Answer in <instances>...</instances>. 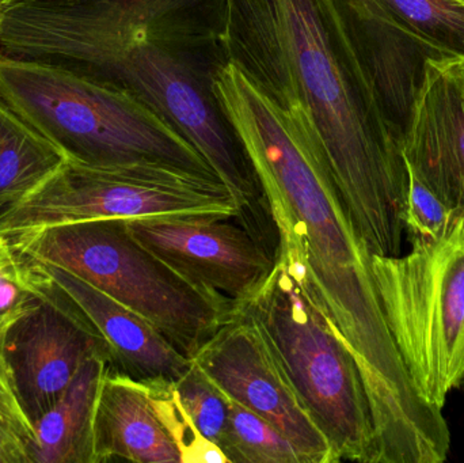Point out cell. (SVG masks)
Wrapping results in <instances>:
<instances>
[{
    "label": "cell",
    "mask_w": 464,
    "mask_h": 463,
    "mask_svg": "<svg viewBox=\"0 0 464 463\" xmlns=\"http://www.w3.org/2000/svg\"><path fill=\"white\" fill-rule=\"evenodd\" d=\"M406 29L464 60V5L457 0H379Z\"/></svg>",
    "instance_id": "obj_19"
},
{
    "label": "cell",
    "mask_w": 464,
    "mask_h": 463,
    "mask_svg": "<svg viewBox=\"0 0 464 463\" xmlns=\"http://www.w3.org/2000/svg\"><path fill=\"white\" fill-rule=\"evenodd\" d=\"M384 117L402 143L430 60L451 59L397 21L379 0H341Z\"/></svg>",
    "instance_id": "obj_13"
},
{
    "label": "cell",
    "mask_w": 464,
    "mask_h": 463,
    "mask_svg": "<svg viewBox=\"0 0 464 463\" xmlns=\"http://www.w3.org/2000/svg\"><path fill=\"white\" fill-rule=\"evenodd\" d=\"M408 255H372L384 318L428 404L443 410L464 385V215Z\"/></svg>",
    "instance_id": "obj_7"
},
{
    "label": "cell",
    "mask_w": 464,
    "mask_h": 463,
    "mask_svg": "<svg viewBox=\"0 0 464 463\" xmlns=\"http://www.w3.org/2000/svg\"><path fill=\"white\" fill-rule=\"evenodd\" d=\"M125 223L147 250L232 317L276 266L275 250L235 217L155 215Z\"/></svg>",
    "instance_id": "obj_9"
},
{
    "label": "cell",
    "mask_w": 464,
    "mask_h": 463,
    "mask_svg": "<svg viewBox=\"0 0 464 463\" xmlns=\"http://www.w3.org/2000/svg\"><path fill=\"white\" fill-rule=\"evenodd\" d=\"M0 98L73 162L94 168L160 163L220 179L173 122L130 90L0 56Z\"/></svg>",
    "instance_id": "obj_4"
},
{
    "label": "cell",
    "mask_w": 464,
    "mask_h": 463,
    "mask_svg": "<svg viewBox=\"0 0 464 463\" xmlns=\"http://www.w3.org/2000/svg\"><path fill=\"white\" fill-rule=\"evenodd\" d=\"M192 361L231 401L276 427L303 463H335L329 440L247 309L223 323Z\"/></svg>",
    "instance_id": "obj_10"
},
{
    "label": "cell",
    "mask_w": 464,
    "mask_h": 463,
    "mask_svg": "<svg viewBox=\"0 0 464 463\" xmlns=\"http://www.w3.org/2000/svg\"><path fill=\"white\" fill-rule=\"evenodd\" d=\"M217 41L284 108L299 109L373 255L402 253L409 176L341 0H217Z\"/></svg>",
    "instance_id": "obj_2"
},
{
    "label": "cell",
    "mask_w": 464,
    "mask_h": 463,
    "mask_svg": "<svg viewBox=\"0 0 464 463\" xmlns=\"http://www.w3.org/2000/svg\"><path fill=\"white\" fill-rule=\"evenodd\" d=\"M8 331L0 328V463H32L34 426L22 410L8 371L5 356Z\"/></svg>",
    "instance_id": "obj_21"
},
{
    "label": "cell",
    "mask_w": 464,
    "mask_h": 463,
    "mask_svg": "<svg viewBox=\"0 0 464 463\" xmlns=\"http://www.w3.org/2000/svg\"><path fill=\"white\" fill-rule=\"evenodd\" d=\"M34 2V0H0V5H14V3Z\"/></svg>",
    "instance_id": "obj_24"
},
{
    "label": "cell",
    "mask_w": 464,
    "mask_h": 463,
    "mask_svg": "<svg viewBox=\"0 0 464 463\" xmlns=\"http://www.w3.org/2000/svg\"><path fill=\"white\" fill-rule=\"evenodd\" d=\"M40 272V295L13 323L5 342L14 389L33 426L90 358L105 359L111 366V351L102 334L79 304Z\"/></svg>",
    "instance_id": "obj_11"
},
{
    "label": "cell",
    "mask_w": 464,
    "mask_h": 463,
    "mask_svg": "<svg viewBox=\"0 0 464 463\" xmlns=\"http://www.w3.org/2000/svg\"><path fill=\"white\" fill-rule=\"evenodd\" d=\"M215 102L254 169L277 231L276 257L299 280L359 366L381 463H441L443 410L417 391L384 318L372 255L299 109L284 108L237 63L211 76Z\"/></svg>",
    "instance_id": "obj_1"
},
{
    "label": "cell",
    "mask_w": 464,
    "mask_h": 463,
    "mask_svg": "<svg viewBox=\"0 0 464 463\" xmlns=\"http://www.w3.org/2000/svg\"><path fill=\"white\" fill-rule=\"evenodd\" d=\"M109 364L90 358L53 407L34 423L32 463H94V416Z\"/></svg>",
    "instance_id": "obj_16"
},
{
    "label": "cell",
    "mask_w": 464,
    "mask_h": 463,
    "mask_svg": "<svg viewBox=\"0 0 464 463\" xmlns=\"http://www.w3.org/2000/svg\"><path fill=\"white\" fill-rule=\"evenodd\" d=\"M246 309L332 446L335 463H381L367 389L353 355L288 266H276Z\"/></svg>",
    "instance_id": "obj_6"
},
{
    "label": "cell",
    "mask_w": 464,
    "mask_h": 463,
    "mask_svg": "<svg viewBox=\"0 0 464 463\" xmlns=\"http://www.w3.org/2000/svg\"><path fill=\"white\" fill-rule=\"evenodd\" d=\"M64 160L62 150L0 98V212L37 189Z\"/></svg>",
    "instance_id": "obj_17"
},
{
    "label": "cell",
    "mask_w": 464,
    "mask_h": 463,
    "mask_svg": "<svg viewBox=\"0 0 464 463\" xmlns=\"http://www.w3.org/2000/svg\"><path fill=\"white\" fill-rule=\"evenodd\" d=\"M457 2L462 3V5H464V0H457Z\"/></svg>",
    "instance_id": "obj_25"
},
{
    "label": "cell",
    "mask_w": 464,
    "mask_h": 463,
    "mask_svg": "<svg viewBox=\"0 0 464 463\" xmlns=\"http://www.w3.org/2000/svg\"><path fill=\"white\" fill-rule=\"evenodd\" d=\"M35 264L79 304L102 334L111 351L109 369L144 385L157 386L179 382L192 366V359L138 313L64 269Z\"/></svg>",
    "instance_id": "obj_14"
},
{
    "label": "cell",
    "mask_w": 464,
    "mask_h": 463,
    "mask_svg": "<svg viewBox=\"0 0 464 463\" xmlns=\"http://www.w3.org/2000/svg\"><path fill=\"white\" fill-rule=\"evenodd\" d=\"M152 405L181 457V463H228L225 454L209 442L179 401L174 383L149 386Z\"/></svg>",
    "instance_id": "obj_20"
},
{
    "label": "cell",
    "mask_w": 464,
    "mask_h": 463,
    "mask_svg": "<svg viewBox=\"0 0 464 463\" xmlns=\"http://www.w3.org/2000/svg\"><path fill=\"white\" fill-rule=\"evenodd\" d=\"M409 185L403 207V231L409 244L436 239L451 225L457 212L424 182L408 170Z\"/></svg>",
    "instance_id": "obj_23"
},
{
    "label": "cell",
    "mask_w": 464,
    "mask_h": 463,
    "mask_svg": "<svg viewBox=\"0 0 464 463\" xmlns=\"http://www.w3.org/2000/svg\"><path fill=\"white\" fill-rule=\"evenodd\" d=\"M182 407L198 431L219 448L228 416V397L192 361L184 377L174 383Z\"/></svg>",
    "instance_id": "obj_22"
},
{
    "label": "cell",
    "mask_w": 464,
    "mask_h": 463,
    "mask_svg": "<svg viewBox=\"0 0 464 463\" xmlns=\"http://www.w3.org/2000/svg\"><path fill=\"white\" fill-rule=\"evenodd\" d=\"M406 169L464 215V60H430L403 136Z\"/></svg>",
    "instance_id": "obj_12"
},
{
    "label": "cell",
    "mask_w": 464,
    "mask_h": 463,
    "mask_svg": "<svg viewBox=\"0 0 464 463\" xmlns=\"http://www.w3.org/2000/svg\"><path fill=\"white\" fill-rule=\"evenodd\" d=\"M10 239L24 257L64 269L138 313L189 359L232 318L147 250L125 220L52 226Z\"/></svg>",
    "instance_id": "obj_5"
},
{
    "label": "cell",
    "mask_w": 464,
    "mask_h": 463,
    "mask_svg": "<svg viewBox=\"0 0 464 463\" xmlns=\"http://www.w3.org/2000/svg\"><path fill=\"white\" fill-rule=\"evenodd\" d=\"M219 449L228 463H303L295 446L276 427L230 399Z\"/></svg>",
    "instance_id": "obj_18"
},
{
    "label": "cell",
    "mask_w": 464,
    "mask_h": 463,
    "mask_svg": "<svg viewBox=\"0 0 464 463\" xmlns=\"http://www.w3.org/2000/svg\"><path fill=\"white\" fill-rule=\"evenodd\" d=\"M177 214L239 219L237 201L220 179L160 163L94 168L65 158L37 189L0 212V236L92 220Z\"/></svg>",
    "instance_id": "obj_8"
},
{
    "label": "cell",
    "mask_w": 464,
    "mask_h": 463,
    "mask_svg": "<svg viewBox=\"0 0 464 463\" xmlns=\"http://www.w3.org/2000/svg\"><path fill=\"white\" fill-rule=\"evenodd\" d=\"M181 463L152 405L150 388L106 370L94 416V463Z\"/></svg>",
    "instance_id": "obj_15"
},
{
    "label": "cell",
    "mask_w": 464,
    "mask_h": 463,
    "mask_svg": "<svg viewBox=\"0 0 464 463\" xmlns=\"http://www.w3.org/2000/svg\"><path fill=\"white\" fill-rule=\"evenodd\" d=\"M192 0H34L0 5V56L43 63L130 90L173 122L228 188L239 220L275 231L261 185L193 49L215 33Z\"/></svg>",
    "instance_id": "obj_3"
}]
</instances>
